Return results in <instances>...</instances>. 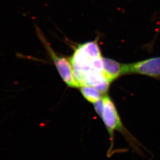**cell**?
<instances>
[{"mask_svg": "<svg viewBox=\"0 0 160 160\" xmlns=\"http://www.w3.org/2000/svg\"><path fill=\"white\" fill-rule=\"evenodd\" d=\"M123 75L139 74L160 80V57L123 64Z\"/></svg>", "mask_w": 160, "mask_h": 160, "instance_id": "3957f363", "label": "cell"}, {"mask_svg": "<svg viewBox=\"0 0 160 160\" xmlns=\"http://www.w3.org/2000/svg\"><path fill=\"white\" fill-rule=\"evenodd\" d=\"M104 103V111H103L102 119L104 122L106 128L109 132L110 140L112 142L111 149L113 146V135L115 130H118L121 132L124 131V127L121 122L116 107L113 103L112 100L108 95H105L103 98Z\"/></svg>", "mask_w": 160, "mask_h": 160, "instance_id": "277c9868", "label": "cell"}, {"mask_svg": "<svg viewBox=\"0 0 160 160\" xmlns=\"http://www.w3.org/2000/svg\"><path fill=\"white\" fill-rule=\"evenodd\" d=\"M80 90L84 98L90 103H95L100 99L101 92L93 87L84 86L81 87Z\"/></svg>", "mask_w": 160, "mask_h": 160, "instance_id": "8992f818", "label": "cell"}, {"mask_svg": "<svg viewBox=\"0 0 160 160\" xmlns=\"http://www.w3.org/2000/svg\"><path fill=\"white\" fill-rule=\"evenodd\" d=\"M94 108L97 113L102 118L103 116V111H104V103H103V98H100L94 103Z\"/></svg>", "mask_w": 160, "mask_h": 160, "instance_id": "52a82bcc", "label": "cell"}, {"mask_svg": "<svg viewBox=\"0 0 160 160\" xmlns=\"http://www.w3.org/2000/svg\"><path fill=\"white\" fill-rule=\"evenodd\" d=\"M69 59L76 81L89 72H103V57L97 40L78 45Z\"/></svg>", "mask_w": 160, "mask_h": 160, "instance_id": "6da1fadb", "label": "cell"}, {"mask_svg": "<svg viewBox=\"0 0 160 160\" xmlns=\"http://www.w3.org/2000/svg\"><path fill=\"white\" fill-rule=\"evenodd\" d=\"M37 33L48 55L55 65L59 75L61 76L65 83L71 88L80 87L79 84L74 78L72 67L69 58L56 53L39 29L37 31Z\"/></svg>", "mask_w": 160, "mask_h": 160, "instance_id": "7a4b0ae2", "label": "cell"}, {"mask_svg": "<svg viewBox=\"0 0 160 160\" xmlns=\"http://www.w3.org/2000/svg\"><path fill=\"white\" fill-rule=\"evenodd\" d=\"M123 64L113 59L103 57V74L110 83L123 75Z\"/></svg>", "mask_w": 160, "mask_h": 160, "instance_id": "5b68a950", "label": "cell"}]
</instances>
